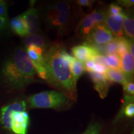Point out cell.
Returning <instances> with one entry per match:
<instances>
[{"label": "cell", "mask_w": 134, "mask_h": 134, "mask_svg": "<svg viewBox=\"0 0 134 134\" xmlns=\"http://www.w3.org/2000/svg\"><path fill=\"white\" fill-rule=\"evenodd\" d=\"M36 71L26 50L18 47L3 62L0 82L8 91H19L36 81Z\"/></svg>", "instance_id": "6da1fadb"}, {"label": "cell", "mask_w": 134, "mask_h": 134, "mask_svg": "<svg viewBox=\"0 0 134 134\" xmlns=\"http://www.w3.org/2000/svg\"><path fill=\"white\" fill-rule=\"evenodd\" d=\"M65 47L60 43L50 46L44 55L46 81L68 98L75 101L77 97L76 82L72 76L70 66L63 57Z\"/></svg>", "instance_id": "7a4b0ae2"}, {"label": "cell", "mask_w": 134, "mask_h": 134, "mask_svg": "<svg viewBox=\"0 0 134 134\" xmlns=\"http://www.w3.org/2000/svg\"><path fill=\"white\" fill-rule=\"evenodd\" d=\"M26 101L27 108L31 109H52L58 111L68 109L74 102L65 93L55 90L31 95Z\"/></svg>", "instance_id": "3957f363"}, {"label": "cell", "mask_w": 134, "mask_h": 134, "mask_svg": "<svg viewBox=\"0 0 134 134\" xmlns=\"http://www.w3.org/2000/svg\"><path fill=\"white\" fill-rule=\"evenodd\" d=\"M26 100L16 98L0 107V129L8 134H12L10 130V116L14 111L26 110Z\"/></svg>", "instance_id": "277c9868"}, {"label": "cell", "mask_w": 134, "mask_h": 134, "mask_svg": "<svg viewBox=\"0 0 134 134\" xmlns=\"http://www.w3.org/2000/svg\"><path fill=\"white\" fill-rule=\"evenodd\" d=\"M30 122L26 110L14 111L10 116V130L12 134H27Z\"/></svg>", "instance_id": "5b68a950"}, {"label": "cell", "mask_w": 134, "mask_h": 134, "mask_svg": "<svg viewBox=\"0 0 134 134\" xmlns=\"http://www.w3.org/2000/svg\"><path fill=\"white\" fill-rule=\"evenodd\" d=\"M87 38L90 42L88 44L95 43V45L102 46L106 45L113 41L114 37L106 26L104 24H101L96 26L92 30Z\"/></svg>", "instance_id": "8992f818"}, {"label": "cell", "mask_w": 134, "mask_h": 134, "mask_svg": "<svg viewBox=\"0 0 134 134\" xmlns=\"http://www.w3.org/2000/svg\"><path fill=\"white\" fill-rule=\"evenodd\" d=\"M26 22L29 35L41 34L39 11L32 6L21 14Z\"/></svg>", "instance_id": "52a82bcc"}, {"label": "cell", "mask_w": 134, "mask_h": 134, "mask_svg": "<svg viewBox=\"0 0 134 134\" xmlns=\"http://www.w3.org/2000/svg\"><path fill=\"white\" fill-rule=\"evenodd\" d=\"M89 75L94 85V89L98 92L101 98H104L108 94L109 89L112 83L107 78L105 74L89 72Z\"/></svg>", "instance_id": "ba28073f"}, {"label": "cell", "mask_w": 134, "mask_h": 134, "mask_svg": "<svg viewBox=\"0 0 134 134\" xmlns=\"http://www.w3.org/2000/svg\"><path fill=\"white\" fill-rule=\"evenodd\" d=\"M123 15L114 16L110 15L105 11L104 24L109 29L113 34L116 38H121L123 37L124 32L122 29V21Z\"/></svg>", "instance_id": "9c48e42d"}, {"label": "cell", "mask_w": 134, "mask_h": 134, "mask_svg": "<svg viewBox=\"0 0 134 134\" xmlns=\"http://www.w3.org/2000/svg\"><path fill=\"white\" fill-rule=\"evenodd\" d=\"M71 52L75 58L83 64L94 55L99 54L98 51L90 45H80L73 47Z\"/></svg>", "instance_id": "30bf717a"}, {"label": "cell", "mask_w": 134, "mask_h": 134, "mask_svg": "<svg viewBox=\"0 0 134 134\" xmlns=\"http://www.w3.org/2000/svg\"><path fill=\"white\" fill-rule=\"evenodd\" d=\"M25 48H27L30 46H35L40 47L47 52L50 47V43L46 37L41 34L28 35L25 37L23 41Z\"/></svg>", "instance_id": "8fae6325"}, {"label": "cell", "mask_w": 134, "mask_h": 134, "mask_svg": "<svg viewBox=\"0 0 134 134\" xmlns=\"http://www.w3.org/2000/svg\"><path fill=\"white\" fill-rule=\"evenodd\" d=\"M98 23L91 15L89 14L82 18L76 28V32L82 38L87 37L92 30L98 26Z\"/></svg>", "instance_id": "7c38bea8"}, {"label": "cell", "mask_w": 134, "mask_h": 134, "mask_svg": "<svg viewBox=\"0 0 134 134\" xmlns=\"http://www.w3.org/2000/svg\"><path fill=\"white\" fill-rule=\"evenodd\" d=\"M120 69L127 81H133L134 71L133 57L129 52L120 58Z\"/></svg>", "instance_id": "4fadbf2b"}, {"label": "cell", "mask_w": 134, "mask_h": 134, "mask_svg": "<svg viewBox=\"0 0 134 134\" xmlns=\"http://www.w3.org/2000/svg\"><path fill=\"white\" fill-rule=\"evenodd\" d=\"M124 117L127 118H133L134 117L133 96H130L126 94L124 96V102L115 118L114 123L119 121Z\"/></svg>", "instance_id": "5bb4252c"}, {"label": "cell", "mask_w": 134, "mask_h": 134, "mask_svg": "<svg viewBox=\"0 0 134 134\" xmlns=\"http://www.w3.org/2000/svg\"><path fill=\"white\" fill-rule=\"evenodd\" d=\"M9 25L13 32L21 37L28 36L27 27L22 14L14 17L9 22Z\"/></svg>", "instance_id": "9a60e30c"}, {"label": "cell", "mask_w": 134, "mask_h": 134, "mask_svg": "<svg viewBox=\"0 0 134 134\" xmlns=\"http://www.w3.org/2000/svg\"><path fill=\"white\" fill-rule=\"evenodd\" d=\"M123 32H124L127 38L133 41L134 38V19L131 13L124 12L123 18Z\"/></svg>", "instance_id": "2e32d148"}, {"label": "cell", "mask_w": 134, "mask_h": 134, "mask_svg": "<svg viewBox=\"0 0 134 134\" xmlns=\"http://www.w3.org/2000/svg\"><path fill=\"white\" fill-rule=\"evenodd\" d=\"M69 66L72 76L74 78L75 81L77 82L78 79L85 71L84 64L74 58L70 63Z\"/></svg>", "instance_id": "e0dca14e"}, {"label": "cell", "mask_w": 134, "mask_h": 134, "mask_svg": "<svg viewBox=\"0 0 134 134\" xmlns=\"http://www.w3.org/2000/svg\"><path fill=\"white\" fill-rule=\"evenodd\" d=\"M105 76L109 80V81H110V82L118 83L122 85V86L127 82L125 76L120 70H116L109 68L105 73Z\"/></svg>", "instance_id": "ac0fdd59"}, {"label": "cell", "mask_w": 134, "mask_h": 134, "mask_svg": "<svg viewBox=\"0 0 134 134\" xmlns=\"http://www.w3.org/2000/svg\"><path fill=\"white\" fill-rule=\"evenodd\" d=\"M105 60L107 63L112 69L120 70V58L117 54L115 55H105Z\"/></svg>", "instance_id": "d6986e66"}, {"label": "cell", "mask_w": 134, "mask_h": 134, "mask_svg": "<svg viewBox=\"0 0 134 134\" xmlns=\"http://www.w3.org/2000/svg\"><path fill=\"white\" fill-rule=\"evenodd\" d=\"M102 129V124L98 121L90 122L86 130L82 134H100Z\"/></svg>", "instance_id": "ffe728a7"}, {"label": "cell", "mask_w": 134, "mask_h": 134, "mask_svg": "<svg viewBox=\"0 0 134 134\" xmlns=\"http://www.w3.org/2000/svg\"><path fill=\"white\" fill-rule=\"evenodd\" d=\"M107 13L110 15L117 16V15H123L124 11L121 6L117 3H111L107 9Z\"/></svg>", "instance_id": "44dd1931"}, {"label": "cell", "mask_w": 134, "mask_h": 134, "mask_svg": "<svg viewBox=\"0 0 134 134\" xmlns=\"http://www.w3.org/2000/svg\"><path fill=\"white\" fill-rule=\"evenodd\" d=\"M106 55H115L117 51V39L116 37L114 38L113 41L105 45V48Z\"/></svg>", "instance_id": "7402d4cb"}, {"label": "cell", "mask_w": 134, "mask_h": 134, "mask_svg": "<svg viewBox=\"0 0 134 134\" xmlns=\"http://www.w3.org/2000/svg\"><path fill=\"white\" fill-rule=\"evenodd\" d=\"M124 91L126 94L133 96L134 94V83L133 81H127L123 85Z\"/></svg>", "instance_id": "603a6c76"}, {"label": "cell", "mask_w": 134, "mask_h": 134, "mask_svg": "<svg viewBox=\"0 0 134 134\" xmlns=\"http://www.w3.org/2000/svg\"><path fill=\"white\" fill-rule=\"evenodd\" d=\"M0 18L8 19V9L7 3L3 0H0Z\"/></svg>", "instance_id": "cb8c5ba5"}, {"label": "cell", "mask_w": 134, "mask_h": 134, "mask_svg": "<svg viewBox=\"0 0 134 134\" xmlns=\"http://www.w3.org/2000/svg\"><path fill=\"white\" fill-rule=\"evenodd\" d=\"M95 1L91 0H78L76 1V4L79 5L80 7H88L91 8Z\"/></svg>", "instance_id": "d4e9b609"}, {"label": "cell", "mask_w": 134, "mask_h": 134, "mask_svg": "<svg viewBox=\"0 0 134 134\" xmlns=\"http://www.w3.org/2000/svg\"><path fill=\"white\" fill-rule=\"evenodd\" d=\"M117 4L121 5L122 6L125 8H131L133 6L134 1L133 0H122V1H117Z\"/></svg>", "instance_id": "484cf974"}, {"label": "cell", "mask_w": 134, "mask_h": 134, "mask_svg": "<svg viewBox=\"0 0 134 134\" xmlns=\"http://www.w3.org/2000/svg\"><path fill=\"white\" fill-rule=\"evenodd\" d=\"M9 25V21L7 18H0V32L6 29Z\"/></svg>", "instance_id": "4316f807"}, {"label": "cell", "mask_w": 134, "mask_h": 134, "mask_svg": "<svg viewBox=\"0 0 134 134\" xmlns=\"http://www.w3.org/2000/svg\"><path fill=\"white\" fill-rule=\"evenodd\" d=\"M133 41L132 40L129 39V43H128V51L130 55L132 57H134V52H133Z\"/></svg>", "instance_id": "83f0119b"}, {"label": "cell", "mask_w": 134, "mask_h": 134, "mask_svg": "<svg viewBox=\"0 0 134 134\" xmlns=\"http://www.w3.org/2000/svg\"><path fill=\"white\" fill-rule=\"evenodd\" d=\"M132 134H133V132H132Z\"/></svg>", "instance_id": "f1b7e54d"}]
</instances>
